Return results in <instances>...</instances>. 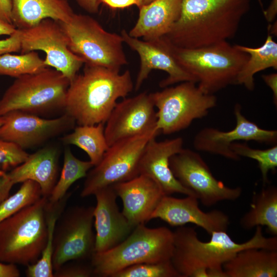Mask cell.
<instances>
[{"mask_svg": "<svg viewBox=\"0 0 277 277\" xmlns=\"http://www.w3.org/2000/svg\"><path fill=\"white\" fill-rule=\"evenodd\" d=\"M105 124L78 125L61 140L66 145H75L84 150L94 166L101 162L109 147L104 133Z\"/></svg>", "mask_w": 277, "mask_h": 277, "instance_id": "cell-28", "label": "cell"}, {"mask_svg": "<svg viewBox=\"0 0 277 277\" xmlns=\"http://www.w3.org/2000/svg\"><path fill=\"white\" fill-rule=\"evenodd\" d=\"M48 203L42 196L0 223V262L27 266L38 260L47 240Z\"/></svg>", "mask_w": 277, "mask_h": 277, "instance_id": "cell-6", "label": "cell"}, {"mask_svg": "<svg viewBox=\"0 0 277 277\" xmlns=\"http://www.w3.org/2000/svg\"><path fill=\"white\" fill-rule=\"evenodd\" d=\"M252 238L239 243L225 231L212 232L208 242L201 241L193 228L180 226L173 232L171 261L181 277H227L223 265L239 251L249 248L277 250V237L264 235L261 226Z\"/></svg>", "mask_w": 277, "mask_h": 277, "instance_id": "cell-1", "label": "cell"}, {"mask_svg": "<svg viewBox=\"0 0 277 277\" xmlns=\"http://www.w3.org/2000/svg\"><path fill=\"white\" fill-rule=\"evenodd\" d=\"M112 187L122 201L123 214L134 227L151 220L152 214L165 195L154 181L143 174Z\"/></svg>", "mask_w": 277, "mask_h": 277, "instance_id": "cell-21", "label": "cell"}, {"mask_svg": "<svg viewBox=\"0 0 277 277\" xmlns=\"http://www.w3.org/2000/svg\"><path fill=\"white\" fill-rule=\"evenodd\" d=\"M120 35L124 43L137 52L140 58V68L134 87L135 91L140 89L150 72L154 69L168 74V76L160 83L162 88L187 81L197 83L196 79L178 64L163 37L154 41L141 40L130 36L125 30H122Z\"/></svg>", "mask_w": 277, "mask_h": 277, "instance_id": "cell-17", "label": "cell"}, {"mask_svg": "<svg viewBox=\"0 0 277 277\" xmlns=\"http://www.w3.org/2000/svg\"><path fill=\"white\" fill-rule=\"evenodd\" d=\"M155 138H151L144 148L139 163V174L154 181L165 195L180 193L195 196L176 179L169 165L170 158L183 148V138L177 137L158 142Z\"/></svg>", "mask_w": 277, "mask_h": 277, "instance_id": "cell-19", "label": "cell"}, {"mask_svg": "<svg viewBox=\"0 0 277 277\" xmlns=\"http://www.w3.org/2000/svg\"><path fill=\"white\" fill-rule=\"evenodd\" d=\"M70 194L67 193L63 198L54 203L48 200L46 209L48 230L46 244L38 260L35 263L27 266V276L53 277L52 256L54 228L58 219L64 211Z\"/></svg>", "mask_w": 277, "mask_h": 277, "instance_id": "cell-29", "label": "cell"}, {"mask_svg": "<svg viewBox=\"0 0 277 277\" xmlns=\"http://www.w3.org/2000/svg\"><path fill=\"white\" fill-rule=\"evenodd\" d=\"M223 268L227 277H276L277 250L244 249L225 263Z\"/></svg>", "mask_w": 277, "mask_h": 277, "instance_id": "cell-25", "label": "cell"}, {"mask_svg": "<svg viewBox=\"0 0 277 277\" xmlns=\"http://www.w3.org/2000/svg\"><path fill=\"white\" fill-rule=\"evenodd\" d=\"M239 50L247 53L249 58L239 72L235 85H243L250 91L255 87L254 75L265 69H277V43L269 33L263 45L251 48L235 45Z\"/></svg>", "mask_w": 277, "mask_h": 277, "instance_id": "cell-26", "label": "cell"}, {"mask_svg": "<svg viewBox=\"0 0 277 277\" xmlns=\"http://www.w3.org/2000/svg\"><path fill=\"white\" fill-rule=\"evenodd\" d=\"M47 67L35 51L19 55L6 53L0 55V75L18 77L37 72Z\"/></svg>", "mask_w": 277, "mask_h": 277, "instance_id": "cell-31", "label": "cell"}, {"mask_svg": "<svg viewBox=\"0 0 277 277\" xmlns=\"http://www.w3.org/2000/svg\"><path fill=\"white\" fill-rule=\"evenodd\" d=\"M60 152L55 146H46L32 154L9 172L14 184L27 180L36 182L42 196L49 197L57 181Z\"/></svg>", "mask_w": 277, "mask_h": 277, "instance_id": "cell-22", "label": "cell"}, {"mask_svg": "<svg viewBox=\"0 0 277 277\" xmlns=\"http://www.w3.org/2000/svg\"><path fill=\"white\" fill-rule=\"evenodd\" d=\"M0 18L12 24L11 0H0Z\"/></svg>", "mask_w": 277, "mask_h": 277, "instance_id": "cell-43", "label": "cell"}, {"mask_svg": "<svg viewBox=\"0 0 277 277\" xmlns=\"http://www.w3.org/2000/svg\"><path fill=\"white\" fill-rule=\"evenodd\" d=\"M42 196L41 188L35 182L27 180L19 189L0 203V223L23 208L37 201Z\"/></svg>", "mask_w": 277, "mask_h": 277, "instance_id": "cell-32", "label": "cell"}, {"mask_svg": "<svg viewBox=\"0 0 277 277\" xmlns=\"http://www.w3.org/2000/svg\"><path fill=\"white\" fill-rule=\"evenodd\" d=\"M102 3L113 9H124L133 5L138 6V0H100Z\"/></svg>", "mask_w": 277, "mask_h": 277, "instance_id": "cell-39", "label": "cell"}, {"mask_svg": "<svg viewBox=\"0 0 277 277\" xmlns=\"http://www.w3.org/2000/svg\"><path fill=\"white\" fill-rule=\"evenodd\" d=\"M82 261L66 262L54 271L53 277H91L94 276L93 268Z\"/></svg>", "mask_w": 277, "mask_h": 277, "instance_id": "cell-36", "label": "cell"}, {"mask_svg": "<svg viewBox=\"0 0 277 277\" xmlns=\"http://www.w3.org/2000/svg\"><path fill=\"white\" fill-rule=\"evenodd\" d=\"M199 205V200L195 196L179 199L164 195L152 214L151 220L160 219L173 227L193 224L209 235L214 231H227L230 220L226 213L219 210L204 212Z\"/></svg>", "mask_w": 277, "mask_h": 277, "instance_id": "cell-18", "label": "cell"}, {"mask_svg": "<svg viewBox=\"0 0 277 277\" xmlns=\"http://www.w3.org/2000/svg\"><path fill=\"white\" fill-rule=\"evenodd\" d=\"M157 116L149 93L143 92L117 103L105 124L109 147L122 140L156 129ZM160 132V131H159Z\"/></svg>", "mask_w": 277, "mask_h": 277, "instance_id": "cell-15", "label": "cell"}, {"mask_svg": "<svg viewBox=\"0 0 277 277\" xmlns=\"http://www.w3.org/2000/svg\"><path fill=\"white\" fill-rule=\"evenodd\" d=\"M69 84L61 72L49 67L16 77L0 100V116L13 110L40 116L64 112Z\"/></svg>", "mask_w": 277, "mask_h": 277, "instance_id": "cell-7", "label": "cell"}, {"mask_svg": "<svg viewBox=\"0 0 277 277\" xmlns=\"http://www.w3.org/2000/svg\"><path fill=\"white\" fill-rule=\"evenodd\" d=\"M173 251V231L166 227L150 228L141 224L114 247L94 252L90 261L94 276L112 277L133 265L171 260Z\"/></svg>", "mask_w": 277, "mask_h": 277, "instance_id": "cell-4", "label": "cell"}, {"mask_svg": "<svg viewBox=\"0 0 277 277\" xmlns=\"http://www.w3.org/2000/svg\"><path fill=\"white\" fill-rule=\"evenodd\" d=\"M93 167L90 161L78 159L74 155L69 148H66L64 151L61 175L48 197L49 201L54 203L63 198L71 186L76 181L86 177Z\"/></svg>", "mask_w": 277, "mask_h": 277, "instance_id": "cell-30", "label": "cell"}, {"mask_svg": "<svg viewBox=\"0 0 277 277\" xmlns=\"http://www.w3.org/2000/svg\"><path fill=\"white\" fill-rule=\"evenodd\" d=\"M134 85L130 72L85 64L82 73L70 82L64 113L78 125L105 123L120 98H125Z\"/></svg>", "mask_w": 277, "mask_h": 277, "instance_id": "cell-3", "label": "cell"}, {"mask_svg": "<svg viewBox=\"0 0 277 277\" xmlns=\"http://www.w3.org/2000/svg\"><path fill=\"white\" fill-rule=\"evenodd\" d=\"M21 30L17 29L9 37L0 40V55L21 51Z\"/></svg>", "mask_w": 277, "mask_h": 277, "instance_id": "cell-37", "label": "cell"}, {"mask_svg": "<svg viewBox=\"0 0 277 277\" xmlns=\"http://www.w3.org/2000/svg\"><path fill=\"white\" fill-rule=\"evenodd\" d=\"M0 138L13 143L24 150L41 146L49 140L74 128V120L64 113L46 118L20 110L3 115Z\"/></svg>", "mask_w": 277, "mask_h": 277, "instance_id": "cell-14", "label": "cell"}, {"mask_svg": "<svg viewBox=\"0 0 277 277\" xmlns=\"http://www.w3.org/2000/svg\"><path fill=\"white\" fill-rule=\"evenodd\" d=\"M21 31V53L43 51L46 54V65L61 72L70 82L84 64L83 60L70 50L67 37L58 21L44 19Z\"/></svg>", "mask_w": 277, "mask_h": 277, "instance_id": "cell-13", "label": "cell"}, {"mask_svg": "<svg viewBox=\"0 0 277 277\" xmlns=\"http://www.w3.org/2000/svg\"><path fill=\"white\" fill-rule=\"evenodd\" d=\"M11 20L18 29L31 28L46 18L67 22L74 13L68 0H11Z\"/></svg>", "mask_w": 277, "mask_h": 277, "instance_id": "cell-24", "label": "cell"}, {"mask_svg": "<svg viewBox=\"0 0 277 277\" xmlns=\"http://www.w3.org/2000/svg\"><path fill=\"white\" fill-rule=\"evenodd\" d=\"M160 132L154 131L119 141L110 146L101 162L88 172L81 196L129 181L139 175V163L147 144Z\"/></svg>", "mask_w": 277, "mask_h": 277, "instance_id": "cell-10", "label": "cell"}, {"mask_svg": "<svg viewBox=\"0 0 277 277\" xmlns=\"http://www.w3.org/2000/svg\"><path fill=\"white\" fill-rule=\"evenodd\" d=\"M16 27L12 24L0 18V35H11L16 30Z\"/></svg>", "mask_w": 277, "mask_h": 277, "instance_id": "cell-45", "label": "cell"}, {"mask_svg": "<svg viewBox=\"0 0 277 277\" xmlns=\"http://www.w3.org/2000/svg\"><path fill=\"white\" fill-rule=\"evenodd\" d=\"M264 82L270 88L273 93V100L274 105H277V74L273 73L262 75Z\"/></svg>", "mask_w": 277, "mask_h": 277, "instance_id": "cell-41", "label": "cell"}, {"mask_svg": "<svg viewBox=\"0 0 277 277\" xmlns=\"http://www.w3.org/2000/svg\"><path fill=\"white\" fill-rule=\"evenodd\" d=\"M78 5L90 13H96L101 4L100 0H75Z\"/></svg>", "mask_w": 277, "mask_h": 277, "instance_id": "cell-42", "label": "cell"}, {"mask_svg": "<svg viewBox=\"0 0 277 277\" xmlns=\"http://www.w3.org/2000/svg\"><path fill=\"white\" fill-rule=\"evenodd\" d=\"M240 224L246 230L265 226L273 236L277 235V189L263 188L253 197L250 209L241 219Z\"/></svg>", "mask_w": 277, "mask_h": 277, "instance_id": "cell-27", "label": "cell"}, {"mask_svg": "<svg viewBox=\"0 0 277 277\" xmlns=\"http://www.w3.org/2000/svg\"><path fill=\"white\" fill-rule=\"evenodd\" d=\"M277 13V0H272L268 8L264 11L266 20L270 23L274 20Z\"/></svg>", "mask_w": 277, "mask_h": 277, "instance_id": "cell-44", "label": "cell"}, {"mask_svg": "<svg viewBox=\"0 0 277 277\" xmlns=\"http://www.w3.org/2000/svg\"><path fill=\"white\" fill-rule=\"evenodd\" d=\"M59 23L70 50L84 64L117 71L128 64L121 35L106 31L92 17L74 13L69 21Z\"/></svg>", "mask_w": 277, "mask_h": 277, "instance_id": "cell-8", "label": "cell"}, {"mask_svg": "<svg viewBox=\"0 0 277 277\" xmlns=\"http://www.w3.org/2000/svg\"><path fill=\"white\" fill-rule=\"evenodd\" d=\"M94 208L75 206L61 214L54 231L53 271L69 261L90 260L95 252Z\"/></svg>", "mask_w": 277, "mask_h": 277, "instance_id": "cell-11", "label": "cell"}, {"mask_svg": "<svg viewBox=\"0 0 277 277\" xmlns=\"http://www.w3.org/2000/svg\"><path fill=\"white\" fill-rule=\"evenodd\" d=\"M181 5L182 0H154L140 7L138 19L128 34L144 41L163 37L178 19Z\"/></svg>", "mask_w": 277, "mask_h": 277, "instance_id": "cell-23", "label": "cell"}, {"mask_svg": "<svg viewBox=\"0 0 277 277\" xmlns=\"http://www.w3.org/2000/svg\"><path fill=\"white\" fill-rule=\"evenodd\" d=\"M250 0H182L180 16L163 37L171 45L195 49L227 41L236 33Z\"/></svg>", "mask_w": 277, "mask_h": 277, "instance_id": "cell-2", "label": "cell"}, {"mask_svg": "<svg viewBox=\"0 0 277 277\" xmlns=\"http://www.w3.org/2000/svg\"><path fill=\"white\" fill-rule=\"evenodd\" d=\"M154 0H138V8H140V7L147 5L151 2L153 1Z\"/></svg>", "mask_w": 277, "mask_h": 277, "instance_id": "cell-46", "label": "cell"}, {"mask_svg": "<svg viewBox=\"0 0 277 277\" xmlns=\"http://www.w3.org/2000/svg\"><path fill=\"white\" fill-rule=\"evenodd\" d=\"M29 154L16 144L0 138V170H12L25 162Z\"/></svg>", "mask_w": 277, "mask_h": 277, "instance_id": "cell-35", "label": "cell"}, {"mask_svg": "<svg viewBox=\"0 0 277 277\" xmlns=\"http://www.w3.org/2000/svg\"><path fill=\"white\" fill-rule=\"evenodd\" d=\"M169 165L176 179L205 206L224 201H234L242 194L241 187H229L217 180L195 151L183 148L170 158Z\"/></svg>", "mask_w": 277, "mask_h": 277, "instance_id": "cell-12", "label": "cell"}, {"mask_svg": "<svg viewBox=\"0 0 277 277\" xmlns=\"http://www.w3.org/2000/svg\"><path fill=\"white\" fill-rule=\"evenodd\" d=\"M4 117L3 116H0V127L3 125L4 123Z\"/></svg>", "mask_w": 277, "mask_h": 277, "instance_id": "cell-47", "label": "cell"}, {"mask_svg": "<svg viewBox=\"0 0 277 277\" xmlns=\"http://www.w3.org/2000/svg\"><path fill=\"white\" fill-rule=\"evenodd\" d=\"M94 195L96 201L93 212L95 252H102L123 241L134 227L119 210L112 186L100 189Z\"/></svg>", "mask_w": 277, "mask_h": 277, "instance_id": "cell-20", "label": "cell"}, {"mask_svg": "<svg viewBox=\"0 0 277 277\" xmlns=\"http://www.w3.org/2000/svg\"><path fill=\"white\" fill-rule=\"evenodd\" d=\"M112 277H181L171 260L141 263L125 268Z\"/></svg>", "mask_w": 277, "mask_h": 277, "instance_id": "cell-34", "label": "cell"}, {"mask_svg": "<svg viewBox=\"0 0 277 277\" xmlns=\"http://www.w3.org/2000/svg\"><path fill=\"white\" fill-rule=\"evenodd\" d=\"M13 185L9 173L0 170V203L9 196Z\"/></svg>", "mask_w": 277, "mask_h": 277, "instance_id": "cell-38", "label": "cell"}, {"mask_svg": "<svg viewBox=\"0 0 277 277\" xmlns=\"http://www.w3.org/2000/svg\"><path fill=\"white\" fill-rule=\"evenodd\" d=\"M167 43L178 64L208 94L235 85L239 72L249 58L247 53L227 41L195 49L177 48Z\"/></svg>", "mask_w": 277, "mask_h": 277, "instance_id": "cell-5", "label": "cell"}, {"mask_svg": "<svg viewBox=\"0 0 277 277\" xmlns=\"http://www.w3.org/2000/svg\"><path fill=\"white\" fill-rule=\"evenodd\" d=\"M20 275L15 264L0 262V277H19Z\"/></svg>", "mask_w": 277, "mask_h": 277, "instance_id": "cell-40", "label": "cell"}, {"mask_svg": "<svg viewBox=\"0 0 277 277\" xmlns=\"http://www.w3.org/2000/svg\"><path fill=\"white\" fill-rule=\"evenodd\" d=\"M236 125L232 130L223 131L212 127H206L195 135L193 146L196 150L222 156L238 161L240 157L231 149V145L239 141H253L261 143L274 144L277 141V131L260 128L249 121L242 113L241 107L234 108Z\"/></svg>", "mask_w": 277, "mask_h": 277, "instance_id": "cell-16", "label": "cell"}, {"mask_svg": "<svg viewBox=\"0 0 277 277\" xmlns=\"http://www.w3.org/2000/svg\"><path fill=\"white\" fill-rule=\"evenodd\" d=\"M231 149L239 157L244 156L255 160L260 170L264 184L268 181L269 172L274 171L277 167V146L266 149H256L246 144L234 143Z\"/></svg>", "mask_w": 277, "mask_h": 277, "instance_id": "cell-33", "label": "cell"}, {"mask_svg": "<svg viewBox=\"0 0 277 277\" xmlns=\"http://www.w3.org/2000/svg\"><path fill=\"white\" fill-rule=\"evenodd\" d=\"M196 84L184 82L149 93L157 109L156 129L160 132L169 135L186 129L216 105V97L204 92Z\"/></svg>", "mask_w": 277, "mask_h": 277, "instance_id": "cell-9", "label": "cell"}]
</instances>
